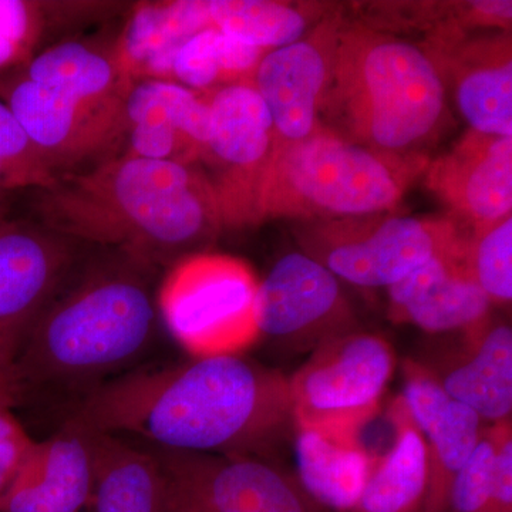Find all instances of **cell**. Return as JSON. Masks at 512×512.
Listing matches in <instances>:
<instances>
[{"label": "cell", "instance_id": "1", "mask_svg": "<svg viewBox=\"0 0 512 512\" xmlns=\"http://www.w3.org/2000/svg\"><path fill=\"white\" fill-rule=\"evenodd\" d=\"M72 419L164 451L221 456H259L295 429L289 379L242 355L120 377L90 394Z\"/></svg>", "mask_w": 512, "mask_h": 512}, {"label": "cell", "instance_id": "2", "mask_svg": "<svg viewBox=\"0 0 512 512\" xmlns=\"http://www.w3.org/2000/svg\"><path fill=\"white\" fill-rule=\"evenodd\" d=\"M36 212L60 237L114 247L147 266L201 252L222 228L201 168L128 154L60 175L39 190Z\"/></svg>", "mask_w": 512, "mask_h": 512}, {"label": "cell", "instance_id": "3", "mask_svg": "<svg viewBox=\"0 0 512 512\" xmlns=\"http://www.w3.org/2000/svg\"><path fill=\"white\" fill-rule=\"evenodd\" d=\"M446 99V79L427 47L342 20L320 126L383 153L420 154L443 126Z\"/></svg>", "mask_w": 512, "mask_h": 512}, {"label": "cell", "instance_id": "4", "mask_svg": "<svg viewBox=\"0 0 512 512\" xmlns=\"http://www.w3.org/2000/svg\"><path fill=\"white\" fill-rule=\"evenodd\" d=\"M121 254L94 269L30 323L20 346L16 377L92 379L126 366L150 345L156 306L144 271Z\"/></svg>", "mask_w": 512, "mask_h": 512}, {"label": "cell", "instance_id": "5", "mask_svg": "<svg viewBox=\"0 0 512 512\" xmlns=\"http://www.w3.org/2000/svg\"><path fill=\"white\" fill-rule=\"evenodd\" d=\"M430 161L383 153L320 126L275 147L259 197V222L343 220L392 212Z\"/></svg>", "mask_w": 512, "mask_h": 512}, {"label": "cell", "instance_id": "6", "mask_svg": "<svg viewBox=\"0 0 512 512\" xmlns=\"http://www.w3.org/2000/svg\"><path fill=\"white\" fill-rule=\"evenodd\" d=\"M259 281L237 256L201 251L171 265L158 291V311L175 342L194 359L239 356L261 336Z\"/></svg>", "mask_w": 512, "mask_h": 512}, {"label": "cell", "instance_id": "7", "mask_svg": "<svg viewBox=\"0 0 512 512\" xmlns=\"http://www.w3.org/2000/svg\"><path fill=\"white\" fill-rule=\"evenodd\" d=\"M303 254L338 279L389 288L434 255L460 247L467 235L454 218L384 214L318 221L298 234Z\"/></svg>", "mask_w": 512, "mask_h": 512}, {"label": "cell", "instance_id": "8", "mask_svg": "<svg viewBox=\"0 0 512 512\" xmlns=\"http://www.w3.org/2000/svg\"><path fill=\"white\" fill-rule=\"evenodd\" d=\"M396 356L375 333L352 332L322 343L289 379L295 427L359 430L379 410Z\"/></svg>", "mask_w": 512, "mask_h": 512}, {"label": "cell", "instance_id": "9", "mask_svg": "<svg viewBox=\"0 0 512 512\" xmlns=\"http://www.w3.org/2000/svg\"><path fill=\"white\" fill-rule=\"evenodd\" d=\"M208 104L210 137L200 161L210 167V181L222 227L259 222V197L275 150V130L268 107L252 83L218 87Z\"/></svg>", "mask_w": 512, "mask_h": 512}, {"label": "cell", "instance_id": "10", "mask_svg": "<svg viewBox=\"0 0 512 512\" xmlns=\"http://www.w3.org/2000/svg\"><path fill=\"white\" fill-rule=\"evenodd\" d=\"M168 512H319L298 481L259 456L156 453Z\"/></svg>", "mask_w": 512, "mask_h": 512}, {"label": "cell", "instance_id": "11", "mask_svg": "<svg viewBox=\"0 0 512 512\" xmlns=\"http://www.w3.org/2000/svg\"><path fill=\"white\" fill-rule=\"evenodd\" d=\"M256 325L261 338L299 350L355 330L339 279L303 252L282 256L259 281Z\"/></svg>", "mask_w": 512, "mask_h": 512}, {"label": "cell", "instance_id": "12", "mask_svg": "<svg viewBox=\"0 0 512 512\" xmlns=\"http://www.w3.org/2000/svg\"><path fill=\"white\" fill-rule=\"evenodd\" d=\"M0 100L56 178L104 153L124 134L123 109H94L32 82L18 70L0 77Z\"/></svg>", "mask_w": 512, "mask_h": 512}, {"label": "cell", "instance_id": "13", "mask_svg": "<svg viewBox=\"0 0 512 512\" xmlns=\"http://www.w3.org/2000/svg\"><path fill=\"white\" fill-rule=\"evenodd\" d=\"M340 23L339 16L323 20L311 35L268 50L256 67L251 83L271 114L275 147L305 140L320 127V103Z\"/></svg>", "mask_w": 512, "mask_h": 512}, {"label": "cell", "instance_id": "14", "mask_svg": "<svg viewBox=\"0 0 512 512\" xmlns=\"http://www.w3.org/2000/svg\"><path fill=\"white\" fill-rule=\"evenodd\" d=\"M128 156L195 165L210 137L211 110L200 93L167 80L130 84L123 104Z\"/></svg>", "mask_w": 512, "mask_h": 512}, {"label": "cell", "instance_id": "15", "mask_svg": "<svg viewBox=\"0 0 512 512\" xmlns=\"http://www.w3.org/2000/svg\"><path fill=\"white\" fill-rule=\"evenodd\" d=\"M424 175L454 220L471 227L500 220L512 210V137L470 130Z\"/></svg>", "mask_w": 512, "mask_h": 512}, {"label": "cell", "instance_id": "16", "mask_svg": "<svg viewBox=\"0 0 512 512\" xmlns=\"http://www.w3.org/2000/svg\"><path fill=\"white\" fill-rule=\"evenodd\" d=\"M96 433L70 419L45 441L0 501V512H89Z\"/></svg>", "mask_w": 512, "mask_h": 512}, {"label": "cell", "instance_id": "17", "mask_svg": "<svg viewBox=\"0 0 512 512\" xmlns=\"http://www.w3.org/2000/svg\"><path fill=\"white\" fill-rule=\"evenodd\" d=\"M466 241L387 288L394 320L429 333H467L483 325L493 303L468 274Z\"/></svg>", "mask_w": 512, "mask_h": 512}, {"label": "cell", "instance_id": "18", "mask_svg": "<svg viewBox=\"0 0 512 512\" xmlns=\"http://www.w3.org/2000/svg\"><path fill=\"white\" fill-rule=\"evenodd\" d=\"M427 50L443 76L450 73L458 110L470 130L512 137L511 36H460Z\"/></svg>", "mask_w": 512, "mask_h": 512}, {"label": "cell", "instance_id": "19", "mask_svg": "<svg viewBox=\"0 0 512 512\" xmlns=\"http://www.w3.org/2000/svg\"><path fill=\"white\" fill-rule=\"evenodd\" d=\"M67 239L43 225L0 221V326L32 322L70 262Z\"/></svg>", "mask_w": 512, "mask_h": 512}, {"label": "cell", "instance_id": "20", "mask_svg": "<svg viewBox=\"0 0 512 512\" xmlns=\"http://www.w3.org/2000/svg\"><path fill=\"white\" fill-rule=\"evenodd\" d=\"M211 26L208 0L141 3L113 50L121 74L128 84L148 79L170 82L177 50Z\"/></svg>", "mask_w": 512, "mask_h": 512}, {"label": "cell", "instance_id": "21", "mask_svg": "<svg viewBox=\"0 0 512 512\" xmlns=\"http://www.w3.org/2000/svg\"><path fill=\"white\" fill-rule=\"evenodd\" d=\"M295 456L298 484L313 503L356 510L376 461L359 433L295 427Z\"/></svg>", "mask_w": 512, "mask_h": 512}, {"label": "cell", "instance_id": "22", "mask_svg": "<svg viewBox=\"0 0 512 512\" xmlns=\"http://www.w3.org/2000/svg\"><path fill=\"white\" fill-rule=\"evenodd\" d=\"M463 362L439 379L451 399L466 404L483 421L510 420L512 412V329L507 323L483 325L466 333ZM436 376V375H434Z\"/></svg>", "mask_w": 512, "mask_h": 512}, {"label": "cell", "instance_id": "23", "mask_svg": "<svg viewBox=\"0 0 512 512\" xmlns=\"http://www.w3.org/2000/svg\"><path fill=\"white\" fill-rule=\"evenodd\" d=\"M18 72L94 109H123L130 84L116 62L114 52L86 42L57 43L33 56Z\"/></svg>", "mask_w": 512, "mask_h": 512}, {"label": "cell", "instance_id": "24", "mask_svg": "<svg viewBox=\"0 0 512 512\" xmlns=\"http://www.w3.org/2000/svg\"><path fill=\"white\" fill-rule=\"evenodd\" d=\"M396 436L376 457L359 504L353 512H423L430 483L429 448L402 399L393 404Z\"/></svg>", "mask_w": 512, "mask_h": 512}, {"label": "cell", "instance_id": "25", "mask_svg": "<svg viewBox=\"0 0 512 512\" xmlns=\"http://www.w3.org/2000/svg\"><path fill=\"white\" fill-rule=\"evenodd\" d=\"M96 433L89 512H168L163 468L146 453L110 434Z\"/></svg>", "mask_w": 512, "mask_h": 512}, {"label": "cell", "instance_id": "26", "mask_svg": "<svg viewBox=\"0 0 512 512\" xmlns=\"http://www.w3.org/2000/svg\"><path fill=\"white\" fill-rule=\"evenodd\" d=\"M483 420L466 404L450 399L420 427L430 458V483L423 512H446L451 487L483 436Z\"/></svg>", "mask_w": 512, "mask_h": 512}, {"label": "cell", "instance_id": "27", "mask_svg": "<svg viewBox=\"0 0 512 512\" xmlns=\"http://www.w3.org/2000/svg\"><path fill=\"white\" fill-rule=\"evenodd\" d=\"M208 12L224 35L264 50L298 42L308 28L301 9L271 0H208Z\"/></svg>", "mask_w": 512, "mask_h": 512}, {"label": "cell", "instance_id": "28", "mask_svg": "<svg viewBox=\"0 0 512 512\" xmlns=\"http://www.w3.org/2000/svg\"><path fill=\"white\" fill-rule=\"evenodd\" d=\"M468 274L491 303L512 299V217L471 229L466 241Z\"/></svg>", "mask_w": 512, "mask_h": 512}, {"label": "cell", "instance_id": "29", "mask_svg": "<svg viewBox=\"0 0 512 512\" xmlns=\"http://www.w3.org/2000/svg\"><path fill=\"white\" fill-rule=\"evenodd\" d=\"M0 165L8 175L10 190L42 188L55 183V174L30 141L9 107L0 100Z\"/></svg>", "mask_w": 512, "mask_h": 512}, {"label": "cell", "instance_id": "30", "mask_svg": "<svg viewBox=\"0 0 512 512\" xmlns=\"http://www.w3.org/2000/svg\"><path fill=\"white\" fill-rule=\"evenodd\" d=\"M170 82L192 92L227 86L224 72V33L214 26L198 32L180 46L171 63ZM217 90V89H215Z\"/></svg>", "mask_w": 512, "mask_h": 512}, {"label": "cell", "instance_id": "31", "mask_svg": "<svg viewBox=\"0 0 512 512\" xmlns=\"http://www.w3.org/2000/svg\"><path fill=\"white\" fill-rule=\"evenodd\" d=\"M42 3L0 0V77L25 66L43 32Z\"/></svg>", "mask_w": 512, "mask_h": 512}, {"label": "cell", "instance_id": "32", "mask_svg": "<svg viewBox=\"0 0 512 512\" xmlns=\"http://www.w3.org/2000/svg\"><path fill=\"white\" fill-rule=\"evenodd\" d=\"M497 426L484 430L476 450L468 458L451 487L446 512H487L493 484Z\"/></svg>", "mask_w": 512, "mask_h": 512}, {"label": "cell", "instance_id": "33", "mask_svg": "<svg viewBox=\"0 0 512 512\" xmlns=\"http://www.w3.org/2000/svg\"><path fill=\"white\" fill-rule=\"evenodd\" d=\"M18 393V384L0 390V501L28 463L37 444L13 412Z\"/></svg>", "mask_w": 512, "mask_h": 512}, {"label": "cell", "instance_id": "34", "mask_svg": "<svg viewBox=\"0 0 512 512\" xmlns=\"http://www.w3.org/2000/svg\"><path fill=\"white\" fill-rule=\"evenodd\" d=\"M497 426L498 440L493 484L487 512H512V433L511 421H501Z\"/></svg>", "mask_w": 512, "mask_h": 512}, {"label": "cell", "instance_id": "35", "mask_svg": "<svg viewBox=\"0 0 512 512\" xmlns=\"http://www.w3.org/2000/svg\"><path fill=\"white\" fill-rule=\"evenodd\" d=\"M32 322L0 326V390L10 384L19 386L18 377H16V362H18L23 338Z\"/></svg>", "mask_w": 512, "mask_h": 512}, {"label": "cell", "instance_id": "36", "mask_svg": "<svg viewBox=\"0 0 512 512\" xmlns=\"http://www.w3.org/2000/svg\"><path fill=\"white\" fill-rule=\"evenodd\" d=\"M9 181L8 175H6L5 170H3L2 165H0V191H9Z\"/></svg>", "mask_w": 512, "mask_h": 512}, {"label": "cell", "instance_id": "37", "mask_svg": "<svg viewBox=\"0 0 512 512\" xmlns=\"http://www.w3.org/2000/svg\"><path fill=\"white\" fill-rule=\"evenodd\" d=\"M6 218V191H0V221Z\"/></svg>", "mask_w": 512, "mask_h": 512}]
</instances>
